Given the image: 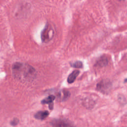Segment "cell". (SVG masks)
<instances>
[{"label":"cell","mask_w":127,"mask_h":127,"mask_svg":"<svg viewBox=\"0 0 127 127\" xmlns=\"http://www.w3.org/2000/svg\"><path fill=\"white\" fill-rule=\"evenodd\" d=\"M108 59L105 56L101 57L96 63V65L100 67H103L108 64Z\"/></svg>","instance_id":"ba28073f"},{"label":"cell","mask_w":127,"mask_h":127,"mask_svg":"<svg viewBox=\"0 0 127 127\" xmlns=\"http://www.w3.org/2000/svg\"><path fill=\"white\" fill-rule=\"evenodd\" d=\"M49 115V112L48 111H40L37 112L35 115V119L40 120H43L45 119Z\"/></svg>","instance_id":"8992f818"},{"label":"cell","mask_w":127,"mask_h":127,"mask_svg":"<svg viewBox=\"0 0 127 127\" xmlns=\"http://www.w3.org/2000/svg\"><path fill=\"white\" fill-rule=\"evenodd\" d=\"M56 99V96L53 95H49L48 97L42 100L41 102L42 104H51L53 103L54 100Z\"/></svg>","instance_id":"9c48e42d"},{"label":"cell","mask_w":127,"mask_h":127,"mask_svg":"<svg viewBox=\"0 0 127 127\" xmlns=\"http://www.w3.org/2000/svg\"><path fill=\"white\" fill-rule=\"evenodd\" d=\"M70 92L68 91L65 90H62L61 91H59L57 93V100L60 101H65L68 99V98L70 96Z\"/></svg>","instance_id":"5b68a950"},{"label":"cell","mask_w":127,"mask_h":127,"mask_svg":"<svg viewBox=\"0 0 127 127\" xmlns=\"http://www.w3.org/2000/svg\"><path fill=\"white\" fill-rule=\"evenodd\" d=\"M70 65L75 68H82L83 66L82 63L81 61H76L73 63H70Z\"/></svg>","instance_id":"30bf717a"},{"label":"cell","mask_w":127,"mask_h":127,"mask_svg":"<svg viewBox=\"0 0 127 127\" xmlns=\"http://www.w3.org/2000/svg\"><path fill=\"white\" fill-rule=\"evenodd\" d=\"M118 99L119 102L121 104H125L126 103V100L125 97L122 95H119Z\"/></svg>","instance_id":"8fae6325"},{"label":"cell","mask_w":127,"mask_h":127,"mask_svg":"<svg viewBox=\"0 0 127 127\" xmlns=\"http://www.w3.org/2000/svg\"><path fill=\"white\" fill-rule=\"evenodd\" d=\"M55 31L53 26L50 23H47L41 32V40L44 43L50 42L54 37Z\"/></svg>","instance_id":"7a4b0ae2"},{"label":"cell","mask_w":127,"mask_h":127,"mask_svg":"<svg viewBox=\"0 0 127 127\" xmlns=\"http://www.w3.org/2000/svg\"><path fill=\"white\" fill-rule=\"evenodd\" d=\"M19 123V120L17 118H14L11 121L10 124L12 126H15Z\"/></svg>","instance_id":"7c38bea8"},{"label":"cell","mask_w":127,"mask_h":127,"mask_svg":"<svg viewBox=\"0 0 127 127\" xmlns=\"http://www.w3.org/2000/svg\"><path fill=\"white\" fill-rule=\"evenodd\" d=\"M79 73V71L78 70H73L68 76L67 79V81L68 83H73L77 76L78 75Z\"/></svg>","instance_id":"52a82bcc"},{"label":"cell","mask_w":127,"mask_h":127,"mask_svg":"<svg viewBox=\"0 0 127 127\" xmlns=\"http://www.w3.org/2000/svg\"><path fill=\"white\" fill-rule=\"evenodd\" d=\"M52 127H75L70 121L64 119H54L51 122Z\"/></svg>","instance_id":"277c9868"},{"label":"cell","mask_w":127,"mask_h":127,"mask_svg":"<svg viewBox=\"0 0 127 127\" xmlns=\"http://www.w3.org/2000/svg\"><path fill=\"white\" fill-rule=\"evenodd\" d=\"M112 83L108 79H104L98 83L96 89L103 94H108L112 88Z\"/></svg>","instance_id":"3957f363"},{"label":"cell","mask_w":127,"mask_h":127,"mask_svg":"<svg viewBox=\"0 0 127 127\" xmlns=\"http://www.w3.org/2000/svg\"><path fill=\"white\" fill-rule=\"evenodd\" d=\"M12 73L15 78L21 81H31L36 76V71L33 67L20 62H16L12 64Z\"/></svg>","instance_id":"6da1fadb"}]
</instances>
